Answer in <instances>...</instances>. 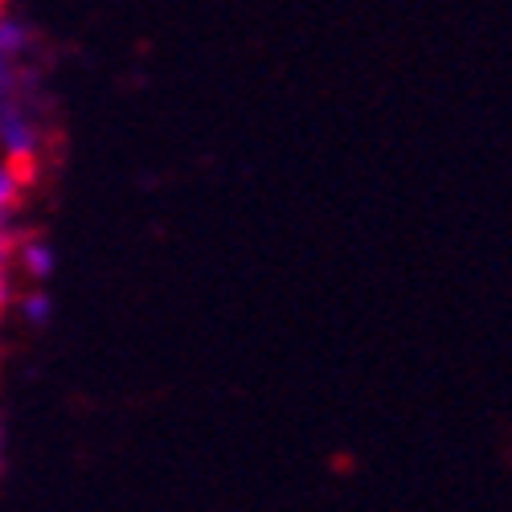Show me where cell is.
I'll return each instance as SVG.
<instances>
[{"mask_svg": "<svg viewBox=\"0 0 512 512\" xmlns=\"http://www.w3.org/2000/svg\"><path fill=\"white\" fill-rule=\"evenodd\" d=\"M17 259H21V267H25V275H33V279H50L54 275V250L41 242V238H29V242H17Z\"/></svg>", "mask_w": 512, "mask_h": 512, "instance_id": "obj_1", "label": "cell"}, {"mask_svg": "<svg viewBox=\"0 0 512 512\" xmlns=\"http://www.w3.org/2000/svg\"><path fill=\"white\" fill-rule=\"evenodd\" d=\"M21 193H25V181L9 168V160H0V226H5V218L17 209Z\"/></svg>", "mask_w": 512, "mask_h": 512, "instance_id": "obj_2", "label": "cell"}, {"mask_svg": "<svg viewBox=\"0 0 512 512\" xmlns=\"http://www.w3.org/2000/svg\"><path fill=\"white\" fill-rule=\"evenodd\" d=\"M25 29L13 25V21H0V62H17L21 50H25Z\"/></svg>", "mask_w": 512, "mask_h": 512, "instance_id": "obj_3", "label": "cell"}, {"mask_svg": "<svg viewBox=\"0 0 512 512\" xmlns=\"http://www.w3.org/2000/svg\"><path fill=\"white\" fill-rule=\"evenodd\" d=\"M21 312H25L29 324H46L54 316V304H50V295L33 291V295H25V300H21Z\"/></svg>", "mask_w": 512, "mask_h": 512, "instance_id": "obj_4", "label": "cell"}, {"mask_svg": "<svg viewBox=\"0 0 512 512\" xmlns=\"http://www.w3.org/2000/svg\"><path fill=\"white\" fill-rule=\"evenodd\" d=\"M0 9H5V0H0Z\"/></svg>", "mask_w": 512, "mask_h": 512, "instance_id": "obj_5", "label": "cell"}]
</instances>
